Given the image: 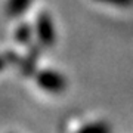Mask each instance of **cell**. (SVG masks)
I'll return each instance as SVG.
<instances>
[{
  "instance_id": "1",
  "label": "cell",
  "mask_w": 133,
  "mask_h": 133,
  "mask_svg": "<svg viewBox=\"0 0 133 133\" xmlns=\"http://www.w3.org/2000/svg\"><path fill=\"white\" fill-rule=\"evenodd\" d=\"M36 81L38 87L49 93H61L66 89V80L61 72L53 70H43L36 74Z\"/></svg>"
},
{
  "instance_id": "2",
  "label": "cell",
  "mask_w": 133,
  "mask_h": 133,
  "mask_svg": "<svg viewBox=\"0 0 133 133\" xmlns=\"http://www.w3.org/2000/svg\"><path fill=\"white\" fill-rule=\"evenodd\" d=\"M36 31H37L38 42L42 43L43 46L49 48L55 43V37H56L55 36V25H53V21L48 12H42L37 16Z\"/></svg>"
},
{
  "instance_id": "3",
  "label": "cell",
  "mask_w": 133,
  "mask_h": 133,
  "mask_svg": "<svg viewBox=\"0 0 133 133\" xmlns=\"http://www.w3.org/2000/svg\"><path fill=\"white\" fill-rule=\"evenodd\" d=\"M31 3H33V0H8V3H6V14L9 16H12V18L21 16L31 6Z\"/></svg>"
},
{
  "instance_id": "4",
  "label": "cell",
  "mask_w": 133,
  "mask_h": 133,
  "mask_svg": "<svg viewBox=\"0 0 133 133\" xmlns=\"http://www.w3.org/2000/svg\"><path fill=\"white\" fill-rule=\"evenodd\" d=\"M77 133H111V126L105 121H95L86 124Z\"/></svg>"
},
{
  "instance_id": "5",
  "label": "cell",
  "mask_w": 133,
  "mask_h": 133,
  "mask_svg": "<svg viewBox=\"0 0 133 133\" xmlns=\"http://www.w3.org/2000/svg\"><path fill=\"white\" fill-rule=\"evenodd\" d=\"M31 36H33V30H31V27H30L27 22H24V24H21L16 28V33H15V37H16V40H18L19 43H28L30 40H31Z\"/></svg>"
},
{
  "instance_id": "6",
  "label": "cell",
  "mask_w": 133,
  "mask_h": 133,
  "mask_svg": "<svg viewBox=\"0 0 133 133\" xmlns=\"http://www.w3.org/2000/svg\"><path fill=\"white\" fill-rule=\"evenodd\" d=\"M93 2L109 6H117V8H130V6H133V0H93Z\"/></svg>"
},
{
  "instance_id": "7",
  "label": "cell",
  "mask_w": 133,
  "mask_h": 133,
  "mask_svg": "<svg viewBox=\"0 0 133 133\" xmlns=\"http://www.w3.org/2000/svg\"><path fill=\"white\" fill-rule=\"evenodd\" d=\"M37 64V53L34 55V53H31L28 56V59L24 62V66H22V70L24 71L22 72H25V74H30L31 71H34V65Z\"/></svg>"
},
{
  "instance_id": "8",
  "label": "cell",
  "mask_w": 133,
  "mask_h": 133,
  "mask_svg": "<svg viewBox=\"0 0 133 133\" xmlns=\"http://www.w3.org/2000/svg\"><path fill=\"white\" fill-rule=\"evenodd\" d=\"M3 65H5V59H3V58H0V70L3 68Z\"/></svg>"
}]
</instances>
